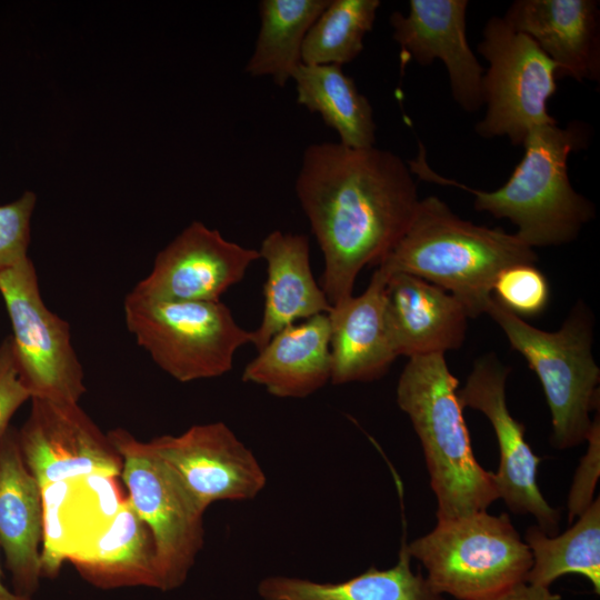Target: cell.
Segmentation results:
<instances>
[{
	"instance_id": "cell-1",
	"label": "cell",
	"mask_w": 600,
	"mask_h": 600,
	"mask_svg": "<svg viewBox=\"0 0 600 600\" xmlns=\"http://www.w3.org/2000/svg\"><path fill=\"white\" fill-rule=\"evenodd\" d=\"M296 193L322 251L321 288L331 306L353 296L360 271L393 249L420 200L398 154L340 142L306 148Z\"/></svg>"
},
{
	"instance_id": "cell-2",
	"label": "cell",
	"mask_w": 600,
	"mask_h": 600,
	"mask_svg": "<svg viewBox=\"0 0 600 600\" xmlns=\"http://www.w3.org/2000/svg\"><path fill=\"white\" fill-rule=\"evenodd\" d=\"M588 138L580 122L534 128L510 178L493 191L473 189L434 172L420 142L417 157L407 163L421 180L472 193L477 211L510 220L518 228L514 234L529 248L562 246L577 239L594 217L593 204L573 189L568 173L570 153L586 148Z\"/></svg>"
},
{
	"instance_id": "cell-3",
	"label": "cell",
	"mask_w": 600,
	"mask_h": 600,
	"mask_svg": "<svg viewBox=\"0 0 600 600\" xmlns=\"http://www.w3.org/2000/svg\"><path fill=\"white\" fill-rule=\"evenodd\" d=\"M533 249L514 233L474 224L437 196L420 199L406 232L377 264L386 273L419 277L456 297L470 318L486 313L503 269L536 263Z\"/></svg>"
},
{
	"instance_id": "cell-4",
	"label": "cell",
	"mask_w": 600,
	"mask_h": 600,
	"mask_svg": "<svg viewBox=\"0 0 600 600\" xmlns=\"http://www.w3.org/2000/svg\"><path fill=\"white\" fill-rule=\"evenodd\" d=\"M458 390L442 353L409 358L397 384L398 406L423 449L437 520L486 511L499 499L494 472L474 457Z\"/></svg>"
},
{
	"instance_id": "cell-5",
	"label": "cell",
	"mask_w": 600,
	"mask_h": 600,
	"mask_svg": "<svg viewBox=\"0 0 600 600\" xmlns=\"http://www.w3.org/2000/svg\"><path fill=\"white\" fill-rule=\"evenodd\" d=\"M486 313L534 371L551 414L550 442L558 449L581 444L599 407L600 369L592 354L593 318L580 301L557 331L532 327L492 296Z\"/></svg>"
},
{
	"instance_id": "cell-6",
	"label": "cell",
	"mask_w": 600,
	"mask_h": 600,
	"mask_svg": "<svg viewBox=\"0 0 600 600\" xmlns=\"http://www.w3.org/2000/svg\"><path fill=\"white\" fill-rule=\"evenodd\" d=\"M440 594L481 600L526 581L532 566L528 544L509 516L479 511L437 520L427 534L407 544Z\"/></svg>"
},
{
	"instance_id": "cell-7",
	"label": "cell",
	"mask_w": 600,
	"mask_h": 600,
	"mask_svg": "<svg viewBox=\"0 0 600 600\" xmlns=\"http://www.w3.org/2000/svg\"><path fill=\"white\" fill-rule=\"evenodd\" d=\"M123 311L137 344L183 383L229 372L237 350L252 340L221 301H158L129 292Z\"/></svg>"
},
{
	"instance_id": "cell-8",
	"label": "cell",
	"mask_w": 600,
	"mask_h": 600,
	"mask_svg": "<svg viewBox=\"0 0 600 600\" xmlns=\"http://www.w3.org/2000/svg\"><path fill=\"white\" fill-rule=\"evenodd\" d=\"M108 438L122 459L127 498L151 532L159 589H176L202 549L204 512L150 442L121 428L108 432Z\"/></svg>"
},
{
	"instance_id": "cell-9",
	"label": "cell",
	"mask_w": 600,
	"mask_h": 600,
	"mask_svg": "<svg viewBox=\"0 0 600 600\" xmlns=\"http://www.w3.org/2000/svg\"><path fill=\"white\" fill-rule=\"evenodd\" d=\"M478 52L489 64L482 78L486 113L474 127L478 136L507 137L522 146L534 128L558 123L547 108L557 91L558 69L530 37L502 17H491Z\"/></svg>"
},
{
	"instance_id": "cell-10",
	"label": "cell",
	"mask_w": 600,
	"mask_h": 600,
	"mask_svg": "<svg viewBox=\"0 0 600 600\" xmlns=\"http://www.w3.org/2000/svg\"><path fill=\"white\" fill-rule=\"evenodd\" d=\"M0 294L12 328V344L31 399L77 404L86 393L84 372L71 342L69 323L41 297L28 257L0 271Z\"/></svg>"
},
{
	"instance_id": "cell-11",
	"label": "cell",
	"mask_w": 600,
	"mask_h": 600,
	"mask_svg": "<svg viewBox=\"0 0 600 600\" xmlns=\"http://www.w3.org/2000/svg\"><path fill=\"white\" fill-rule=\"evenodd\" d=\"M509 369L494 354L478 359L462 389L458 390L463 408L482 412L491 423L500 452L494 481L499 498L516 514L534 517L548 536L558 532L560 512L552 508L537 483L541 458L526 441V427L509 411L506 383Z\"/></svg>"
},
{
	"instance_id": "cell-12",
	"label": "cell",
	"mask_w": 600,
	"mask_h": 600,
	"mask_svg": "<svg viewBox=\"0 0 600 600\" xmlns=\"http://www.w3.org/2000/svg\"><path fill=\"white\" fill-rule=\"evenodd\" d=\"M149 442L203 512L217 501L253 499L266 486L257 458L223 422L196 424Z\"/></svg>"
},
{
	"instance_id": "cell-13",
	"label": "cell",
	"mask_w": 600,
	"mask_h": 600,
	"mask_svg": "<svg viewBox=\"0 0 600 600\" xmlns=\"http://www.w3.org/2000/svg\"><path fill=\"white\" fill-rule=\"evenodd\" d=\"M258 259L259 250L193 221L158 252L150 273L130 293L158 301H220Z\"/></svg>"
},
{
	"instance_id": "cell-14",
	"label": "cell",
	"mask_w": 600,
	"mask_h": 600,
	"mask_svg": "<svg viewBox=\"0 0 600 600\" xmlns=\"http://www.w3.org/2000/svg\"><path fill=\"white\" fill-rule=\"evenodd\" d=\"M31 402L18 437L26 464L41 489L91 474L120 477V454L79 403Z\"/></svg>"
},
{
	"instance_id": "cell-15",
	"label": "cell",
	"mask_w": 600,
	"mask_h": 600,
	"mask_svg": "<svg viewBox=\"0 0 600 600\" xmlns=\"http://www.w3.org/2000/svg\"><path fill=\"white\" fill-rule=\"evenodd\" d=\"M468 6L467 0H410L408 13L394 11L390 24L402 54L421 66L442 61L454 101L473 113L483 106L484 70L467 40Z\"/></svg>"
},
{
	"instance_id": "cell-16",
	"label": "cell",
	"mask_w": 600,
	"mask_h": 600,
	"mask_svg": "<svg viewBox=\"0 0 600 600\" xmlns=\"http://www.w3.org/2000/svg\"><path fill=\"white\" fill-rule=\"evenodd\" d=\"M502 19L530 37L558 74L600 79V10L596 0H516Z\"/></svg>"
},
{
	"instance_id": "cell-17",
	"label": "cell",
	"mask_w": 600,
	"mask_h": 600,
	"mask_svg": "<svg viewBox=\"0 0 600 600\" xmlns=\"http://www.w3.org/2000/svg\"><path fill=\"white\" fill-rule=\"evenodd\" d=\"M42 489L23 459L18 431L0 441V548L16 592L30 596L42 577Z\"/></svg>"
},
{
	"instance_id": "cell-18",
	"label": "cell",
	"mask_w": 600,
	"mask_h": 600,
	"mask_svg": "<svg viewBox=\"0 0 600 600\" xmlns=\"http://www.w3.org/2000/svg\"><path fill=\"white\" fill-rule=\"evenodd\" d=\"M388 277L377 267L361 294L332 306L328 313L333 384L379 379L398 357L387 316Z\"/></svg>"
},
{
	"instance_id": "cell-19",
	"label": "cell",
	"mask_w": 600,
	"mask_h": 600,
	"mask_svg": "<svg viewBox=\"0 0 600 600\" xmlns=\"http://www.w3.org/2000/svg\"><path fill=\"white\" fill-rule=\"evenodd\" d=\"M116 479L91 474L42 488V576H56L109 526L127 499Z\"/></svg>"
},
{
	"instance_id": "cell-20",
	"label": "cell",
	"mask_w": 600,
	"mask_h": 600,
	"mask_svg": "<svg viewBox=\"0 0 600 600\" xmlns=\"http://www.w3.org/2000/svg\"><path fill=\"white\" fill-rule=\"evenodd\" d=\"M387 316L396 352L408 358L444 354L462 346L469 314L446 290L412 274H389Z\"/></svg>"
},
{
	"instance_id": "cell-21",
	"label": "cell",
	"mask_w": 600,
	"mask_h": 600,
	"mask_svg": "<svg viewBox=\"0 0 600 600\" xmlns=\"http://www.w3.org/2000/svg\"><path fill=\"white\" fill-rule=\"evenodd\" d=\"M259 253L267 262V279L261 322L251 331L258 351L282 329L332 308L313 277L306 234L274 230L262 240Z\"/></svg>"
},
{
	"instance_id": "cell-22",
	"label": "cell",
	"mask_w": 600,
	"mask_h": 600,
	"mask_svg": "<svg viewBox=\"0 0 600 600\" xmlns=\"http://www.w3.org/2000/svg\"><path fill=\"white\" fill-rule=\"evenodd\" d=\"M242 380L279 398H306L321 389L331 380L328 313L274 334L244 367Z\"/></svg>"
},
{
	"instance_id": "cell-23",
	"label": "cell",
	"mask_w": 600,
	"mask_h": 600,
	"mask_svg": "<svg viewBox=\"0 0 600 600\" xmlns=\"http://www.w3.org/2000/svg\"><path fill=\"white\" fill-rule=\"evenodd\" d=\"M68 562L99 588L143 586L159 589L151 532L128 498L101 534Z\"/></svg>"
},
{
	"instance_id": "cell-24",
	"label": "cell",
	"mask_w": 600,
	"mask_h": 600,
	"mask_svg": "<svg viewBox=\"0 0 600 600\" xmlns=\"http://www.w3.org/2000/svg\"><path fill=\"white\" fill-rule=\"evenodd\" d=\"M407 543L398 562L389 569L370 567L338 583H320L300 578L269 577L258 588L264 600H444L421 571L414 573Z\"/></svg>"
},
{
	"instance_id": "cell-25",
	"label": "cell",
	"mask_w": 600,
	"mask_h": 600,
	"mask_svg": "<svg viewBox=\"0 0 600 600\" xmlns=\"http://www.w3.org/2000/svg\"><path fill=\"white\" fill-rule=\"evenodd\" d=\"M292 79L298 103L319 113L337 131L341 144L354 149L374 147L372 106L342 66L301 63Z\"/></svg>"
},
{
	"instance_id": "cell-26",
	"label": "cell",
	"mask_w": 600,
	"mask_h": 600,
	"mask_svg": "<svg viewBox=\"0 0 600 600\" xmlns=\"http://www.w3.org/2000/svg\"><path fill=\"white\" fill-rule=\"evenodd\" d=\"M329 0H262L260 30L246 64L251 77H270L284 87L302 63L304 38Z\"/></svg>"
},
{
	"instance_id": "cell-27",
	"label": "cell",
	"mask_w": 600,
	"mask_h": 600,
	"mask_svg": "<svg viewBox=\"0 0 600 600\" xmlns=\"http://www.w3.org/2000/svg\"><path fill=\"white\" fill-rule=\"evenodd\" d=\"M524 542L532 556L528 583L550 588L563 574L579 573L589 580L596 594L600 593V498H594L561 534L548 536L531 526Z\"/></svg>"
},
{
	"instance_id": "cell-28",
	"label": "cell",
	"mask_w": 600,
	"mask_h": 600,
	"mask_svg": "<svg viewBox=\"0 0 600 600\" xmlns=\"http://www.w3.org/2000/svg\"><path fill=\"white\" fill-rule=\"evenodd\" d=\"M379 0H329L310 27L302 46L306 64H338L353 61L373 28Z\"/></svg>"
},
{
	"instance_id": "cell-29",
	"label": "cell",
	"mask_w": 600,
	"mask_h": 600,
	"mask_svg": "<svg viewBox=\"0 0 600 600\" xmlns=\"http://www.w3.org/2000/svg\"><path fill=\"white\" fill-rule=\"evenodd\" d=\"M493 298L519 318L540 314L550 298L546 276L533 263L510 266L499 272L492 286Z\"/></svg>"
},
{
	"instance_id": "cell-30",
	"label": "cell",
	"mask_w": 600,
	"mask_h": 600,
	"mask_svg": "<svg viewBox=\"0 0 600 600\" xmlns=\"http://www.w3.org/2000/svg\"><path fill=\"white\" fill-rule=\"evenodd\" d=\"M37 203L32 191L0 206V271L28 258L31 219Z\"/></svg>"
},
{
	"instance_id": "cell-31",
	"label": "cell",
	"mask_w": 600,
	"mask_h": 600,
	"mask_svg": "<svg viewBox=\"0 0 600 600\" xmlns=\"http://www.w3.org/2000/svg\"><path fill=\"white\" fill-rule=\"evenodd\" d=\"M588 450L581 458L568 497V521L572 523L594 500L593 493L600 473L599 411L592 419L588 434Z\"/></svg>"
},
{
	"instance_id": "cell-32",
	"label": "cell",
	"mask_w": 600,
	"mask_h": 600,
	"mask_svg": "<svg viewBox=\"0 0 600 600\" xmlns=\"http://www.w3.org/2000/svg\"><path fill=\"white\" fill-rule=\"evenodd\" d=\"M28 400L31 393L20 373L16 359L11 336L0 343V441L17 410Z\"/></svg>"
},
{
	"instance_id": "cell-33",
	"label": "cell",
	"mask_w": 600,
	"mask_h": 600,
	"mask_svg": "<svg viewBox=\"0 0 600 600\" xmlns=\"http://www.w3.org/2000/svg\"><path fill=\"white\" fill-rule=\"evenodd\" d=\"M481 600H560V596L552 593L550 588L522 581L494 596Z\"/></svg>"
},
{
	"instance_id": "cell-34",
	"label": "cell",
	"mask_w": 600,
	"mask_h": 600,
	"mask_svg": "<svg viewBox=\"0 0 600 600\" xmlns=\"http://www.w3.org/2000/svg\"><path fill=\"white\" fill-rule=\"evenodd\" d=\"M0 600H32V599L30 596L20 594L7 588L1 580V571H0Z\"/></svg>"
}]
</instances>
